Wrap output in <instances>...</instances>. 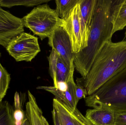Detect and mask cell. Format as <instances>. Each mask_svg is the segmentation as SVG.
Wrapping results in <instances>:
<instances>
[{"label":"cell","mask_w":126,"mask_h":125,"mask_svg":"<svg viewBox=\"0 0 126 125\" xmlns=\"http://www.w3.org/2000/svg\"><path fill=\"white\" fill-rule=\"evenodd\" d=\"M115 2L114 0H97L87 47L74 54L75 69L82 77L87 75L104 44L111 40L113 34L112 15Z\"/></svg>","instance_id":"obj_1"},{"label":"cell","mask_w":126,"mask_h":125,"mask_svg":"<svg viewBox=\"0 0 126 125\" xmlns=\"http://www.w3.org/2000/svg\"><path fill=\"white\" fill-rule=\"evenodd\" d=\"M126 68V40L106 43L87 75L77 78L76 84L91 95Z\"/></svg>","instance_id":"obj_2"},{"label":"cell","mask_w":126,"mask_h":125,"mask_svg":"<svg viewBox=\"0 0 126 125\" xmlns=\"http://www.w3.org/2000/svg\"><path fill=\"white\" fill-rule=\"evenodd\" d=\"M86 105L126 112V68L85 98Z\"/></svg>","instance_id":"obj_3"},{"label":"cell","mask_w":126,"mask_h":125,"mask_svg":"<svg viewBox=\"0 0 126 125\" xmlns=\"http://www.w3.org/2000/svg\"><path fill=\"white\" fill-rule=\"evenodd\" d=\"M21 19L24 27L29 29L41 40L49 38L58 26L63 23L55 10L47 4L34 7Z\"/></svg>","instance_id":"obj_4"},{"label":"cell","mask_w":126,"mask_h":125,"mask_svg":"<svg viewBox=\"0 0 126 125\" xmlns=\"http://www.w3.org/2000/svg\"><path fill=\"white\" fill-rule=\"evenodd\" d=\"M79 3L63 20V25L69 36L75 54L87 47L89 33L83 20Z\"/></svg>","instance_id":"obj_5"},{"label":"cell","mask_w":126,"mask_h":125,"mask_svg":"<svg viewBox=\"0 0 126 125\" xmlns=\"http://www.w3.org/2000/svg\"><path fill=\"white\" fill-rule=\"evenodd\" d=\"M6 48L17 62H31L41 51L38 37L24 32L13 39Z\"/></svg>","instance_id":"obj_6"},{"label":"cell","mask_w":126,"mask_h":125,"mask_svg":"<svg viewBox=\"0 0 126 125\" xmlns=\"http://www.w3.org/2000/svg\"><path fill=\"white\" fill-rule=\"evenodd\" d=\"M48 44L60 57L63 62L75 70L74 54L69 36L63 24L58 26L48 38Z\"/></svg>","instance_id":"obj_7"},{"label":"cell","mask_w":126,"mask_h":125,"mask_svg":"<svg viewBox=\"0 0 126 125\" xmlns=\"http://www.w3.org/2000/svg\"><path fill=\"white\" fill-rule=\"evenodd\" d=\"M24 26L22 19L16 17L0 6V45L7 47L11 40L22 32Z\"/></svg>","instance_id":"obj_8"},{"label":"cell","mask_w":126,"mask_h":125,"mask_svg":"<svg viewBox=\"0 0 126 125\" xmlns=\"http://www.w3.org/2000/svg\"><path fill=\"white\" fill-rule=\"evenodd\" d=\"M53 109L61 125H94L76 108L72 109L54 98Z\"/></svg>","instance_id":"obj_9"},{"label":"cell","mask_w":126,"mask_h":125,"mask_svg":"<svg viewBox=\"0 0 126 125\" xmlns=\"http://www.w3.org/2000/svg\"><path fill=\"white\" fill-rule=\"evenodd\" d=\"M48 59L49 74L53 80L55 87L57 88L58 82L67 83L73 78L74 70L71 69L63 62L54 50L52 49Z\"/></svg>","instance_id":"obj_10"},{"label":"cell","mask_w":126,"mask_h":125,"mask_svg":"<svg viewBox=\"0 0 126 125\" xmlns=\"http://www.w3.org/2000/svg\"><path fill=\"white\" fill-rule=\"evenodd\" d=\"M68 88L66 91H63L54 86H39L37 87L38 90H41L48 92L54 95L55 98L72 109L76 108L78 103L75 96V88L76 83L73 78L67 83Z\"/></svg>","instance_id":"obj_11"},{"label":"cell","mask_w":126,"mask_h":125,"mask_svg":"<svg viewBox=\"0 0 126 125\" xmlns=\"http://www.w3.org/2000/svg\"><path fill=\"white\" fill-rule=\"evenodd\" d=\"M28 101L26 103L25 113L30 125H49L36 98L29 90L27 92Z\"/></svg>","instance_id":"obj_12"},{"label":"cell","mask_w":126,"mask_h":125,"mask_svg":"<svg viewBox=\"0 0 126 125\" xmlns=\"http://www.w3.org/2000/svg\"><path fill=\"white\" fill-rule=\"evenodd\" d=\"M115 112L104 108L89 109L85 117L94 125H114Z\"/></svg>","instance_id":"obj_13"},{"label":"cell","mask_w":126,"mask_h":125,"mask_svg":"<svg viewBox=\"0 0 126 125\" xmlns=\"http://www.w3.org/2000/svg\"><path fill=\"white\" fill-rule=\"evenodd\" d=\"M113 34L126 26V0H115L112 15Z\"/></svg>","instance_id":"obj_14"},{"label":"cell","mask_w":126,"mask_h":125,"mask_svg":"<svg viewBox=\"0 0 126 125\" xmlns=\"http://www.w3.org/2000/svg\"><path fill=\"white\" fill-rule=\"evenodd\" d=\"M97 0H80L79 4L83 20L89 32Z\"/></svg>","instance_id":"obj_15"},{"label":"cell","mask_w":126,"mask_h":125,"mask_svg":"<svg viewBox=\"0 0 126 125\" xmlns=\"http://www.w3.org/2000/svg\"><path fill=\"white\" fill-rule=\"evenodd\" d=\"M80 0H56V13L61 20L66 19Z\"/></svg>","instance_id":"obj_16"},{"label":"cell","mask_w":126,"mask_h":125,"mask_svg":"<svg viewBox=\"0 0 126 125\" xmlns=\"http://www.w3.org/2000/svg\"><path fill=\"white\" fill-rule=\"evenodd\" d=\"M13 107L8 101H0V125H15Z\"/></svg>","instance_id":"obj_17"},{"label":"cell","mask_w":126,"mask_h":125,"mask_svg":"<svg viewBox=\"0 0 126 125\" xmlns=\"http://www.w3.org/2000/svg\"><path fill=\"white\" fill-rule=\"evenodd\" d=\"M51 0H0L1 7L11 8L15 6L33 7L43 3H48Z\"/></svg>","instance_id":"obj_18"},{"label":"cell","mask_w":126,"mask_h":125,"mask_svg":"<svg viewBox=\"0 0 126 125\" xmlns=\"http://www.w3.org/2000/svg\"><path fill=\"white\" fill-rule=\"evenodd\" d=\"M10 79V75L0 62V101H3L6 94Z\"/></svg>","instance_id":"obj_19"},{"label":"cell","mask_w":126,"mask_h":125,"mask_svg":"<svg viewBox=\"0 0 126 125\" xmlns=\"http://www.w3.org/2000/svg\"><path fill=\"white\" fill-rule=\"evenodd\" d=\"M75 96L77 102L82 98L85 99L87 96V92L85 89L76 84L75 88Z\"/></svg>","instance_id":"obj_20"},{"label":"cell","mask_w":126,"mask_h":125,"mask_svg":"<svg viewBox=\"0 0 126 125\" xmlns=\"http://www.w3.org/2000/svg\"><path fill=\"white\" fill-rule=\"evenodd\" d=\"M114 125H126V112H115Z\"/></svg>","instance_id":"obj_21"},{"label":"cell","mask_w":126,"mask_h":125,"mask_svg":"<svg viewBox=\"0 0 126 125\" xmlns=\"http://www.w3.org/2000/svg\"><path fill=\"white\" fill-rule=\"evenodd\" d=\"M52 114L54 125H61L56 112L53 109L52 111Z\"/></svg>","instance_id":"obj_22"},{"label":"cell","mask_w":126,"mask_h":125,"mask_svg":"<svg viewBox=\"0 0 126 125\" xmlns=\"http://www.w3.org/2000/svg\"><path fill=\"white\" fill-rule=\"evenodd\" d=\"M57 89L63 91H66L68 88V85L67 83L64 82H58L57 84Z\"/></svg>","instance_id":"obj_23"},{"label":"cell","mask_w":126,"mask_h":125,"mask_svg":"<svg viewBox=\"0 0 126 125\" xmlns=\"http://www.w3.org/2000/svg\"><path fill=\"white\" fill-rule=\"evenodd\" d=\"M125 37H126V32H125Z\"/></svg>","instance_id":"obj_24"},{"label":"cell","mask_w":126,"mask_h":125,"mask_svg":"<svg viewBox=\"0 0 126 125\" xmlns=\"http://www.w3.org/2000/svg\"><path fill=\"white\" fill-rule=\"evenodd\" d=\"M0 56H1V53H0Z\"/></svg>","instance_id":"obj_25"}]
</instances>
